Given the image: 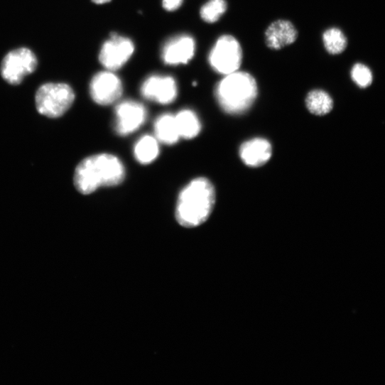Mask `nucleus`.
Segmentation results:
<instances>
[{
    "label": "nucleus",
    "instance_id": "obj_18",
    "mask_svg": "<svg viewBox=\"0 0 385 385\" xmlns=\"http://www.w3.org/2000/svg\"><path fill=\"white\" fill-rule=\"evenodd\" d=\"M322 41L326 51L332 55L342 53L347 46V40L342 31L330 28L322 35Z\"/></svg>",
    "mask_w": 385,
    "mask_h": 385
},
{
    "label": "nucleus",
    "instance_id": "obj_20",
    "mask_svg": "<svg viewBox=\"0 0 385 385\" xmlns=\"http://www.w3.org/2000/svg\"><path fill=\"white\" fill-rule=\"evenodd\" d=\"M351 78L361 88H367L372 83V73L366 65L358 63L351 70Z\"/></svg>",
    "mask_w": 385,
    "mask_h": 385
},
{
    "label": "nucleus",
    "instance_id": "obj_1",
    "mask_svg": "<svg viewBox=\"0 0 385 385\" xmlns=\"http://www.w3.org/2000/svg\"><path fill=\"white\" fill-rule=\"evenodd\" d=\"M216 201V188L209 178L192 179L179 192L175 208V219L185 228L200 227L211 217Z\"/></svg>",
    "mask_w": 385,
    "mask_h": 385
},
{
    "label": "nucleus",
    "instance_id": "obj_15",
    "mask_svg": "<svg viewBox=\"0 0 385 385\" xmlns=\"http://www.w3.org/2000/svg\"><path fill=\"white\" fill-rule=\"evenodd\" d=\"M175 121L180 138L192 139L202 131V123L197 114L192 110L183 109L175 116Z\"/></svg>",
    "mask_w": 385,
    "mask_h": 385
},
{
    "label": "nucleus",
    "instance_id": "obj_8",
    "mask_svg": "<svg viewBox=\"0 0 385 385\" xmlns=\"http://www.w3.org/2000/svg\"><path fill=\"white\" fill-rule=\"evenodd\" d=\"M146 116L147 111L142 104L133 100L120 102L115 108L116 133L126 136L135 132L144 124Z\"/></svg>",
    "mask_w": 385,
    "mask_h": 385
},
{
    "label": "nucleus",
    "instance_id": "obj_19",
    "mask_svg": "<svg viewBox=\"0 0 385 385\" xmlns=\"http://www.w3.org/2000/svg\"><path fill=\"white\" fill-rule=\"evenodd\" d=\"M228 9L226 0H210L201 9L200 15L207 23H215L224 15Z\"/></svg>",
    "mask_w": 385,
    "mask_h": 385
},
{
    "label": "nucleus",
    "instance_id": "obj_14",
    "mask_svg": "<svg viewBox=\"0 0 385 385\" xmlns=\"http://www.w3.org/2000/svg\"><path fill=\"white\" fill-rule=\"evenodd\" d=\"M156 139L166 145L176 143L180 137L175 116L164 114L158 116L154 123Z\"/></svg>",
    "mask_w": 385,
    "mask_h": 385
},
{
    "label": "nucleus",
    "instance_id": "obj_22",
    "mask_svg": "<svg viewBox=\"0 0 385 385\" xmlns=\"http://www.w3.org/2000/svg\"><path fill=\"white\" fill-rule=\"evenodd\" d=\"M92 2L97 5H102L111 2V0H92Z\"/></svg>",
    "mask_w": 385,
    "mask_h": 385
},
{
    "label": "nucleus",
    "instance_id": "obj_4",
    "mask_svg": "<svg viewBox=\"0 0 385 385\" xmlns=\"http://www.w3.org/2000/svg\"><path fill=\"white\" fill-rule=\"evenodd\" d=\"M75 100L72 87L66 83L43 85L36 94L38 112L46 117L58 119L65 115Z\"/></svg>",
    "mask_w": 385,
    "mask_h": 385
},
{
    "label": "nucleus",
    "instance_id": "obj_3",
    "mask_svg": "<svg viewBox=\"0 0 385 385\" xmlns=\"http://www.w3.org/2000/svg\"><path fill=\"white\" fill-rule=\"evenodd\" d=\"M259 93L255 78L246 72L226 75L215 89V96L222 109L230 115L247 112L256 102Z\"/></svg>",
    "mask_w": 385,
    "mask_h": 385
},
{
    "label": "nucleus",
    "instance_id": "obj_21",
    "mask_svg": "<svg viewBox=\"0 0 385 385\" xmlns=\"http://www.w3.org/2000/svg\"><path fill=\"white\" fill-rule=\"evenodd\" d=\"M183 0H163V9L169 12L178 10L182 5Z\"/></svg>",
    "mask_w": 385,
    "mask_h": 385
},
{
    "label": "nucleus",
    "instance_id": "obj_2",
    "mask_svg": "<svg viewBox=\"0 0 385 385\" xmlns=\"http://www.w3.org/2000/svg\"><path fill=\"white\" fill-rule=\"evenodd\" d=\"M125 177L126 168L121 159L102 153L87 156L77 165L74 184L80 194L90 195L101 187L121 184Z\"/></svg>",
    "mask_w": 385,
    "mask_h": 385
},
{
    "label": "nucleus",
    "instance_id": "obj_9",
    "mask_svg": "<svg viewBox=\"0 0 385 385\" xmlns=\"http://www.w3.org/2000/svg\"><path fill=\"white\" fill-rule=\"evenodd\" d=\"M123 90L121 80L109 70L94 76L90 86L92 99L101 106H108L116 102L122 96Z\"/></svg>",
    "mask_w": 385,
    "mask_h": 385
},
{
    "label": "nucleus",
    "instance_id": "obj_16",
    "mask_svg": "<svg viewBox=\"0 0 385 385\" xmlns=\"http://www.w3.org/2000/svg\"><path fill=\"white\" fill-rule=\"evenodd\" d=\"M308 110L315 116H325L333 109L334 102L330 95L324 90L310 91L305 98Z\"/></svg>",
    "mask_w": 385,
    "mask_h": 385
},
{
    "label": "nucleus",
    "instance_id": "obj_7",
    "mask_svg": "<svg viewBox=\"0 0 385 385\" xmlns=\"http://www.w3.org/2000/svg\"><path fill=\"white\" fill-rule=\"evenodd\" d=\"M134 49L130 39L113 33L101 49L99 61L109 71L118 70L129 60Z\"/></svg>",
    "mask_w": 385,
    "mask_h": 385
},
{
    "label": "nucleus",
    "instance_id": "obj_10",
    "mask_svg": "<svg viewBox=\"0 0 385 385\" xmlns=\"http://www.w3.org/2000/svg\"><path fill=\"white\" fill-rule=\"evenodd\" d=\"M141 94L149 101L163 105L170 104L178 95L176 82L170 76L151 75L143 82Z\"/></svg>",
    "mask_w": 385,
    "mask_h": 385
},
{
    "label": "nucleus",
    "instance_id": "obj_13",
    "mask_svg": "<svg viewBox=\"0 0 385 385\" xmlns=\"http://www.w3.org/2000/svg\"><path fill=\"white\" fill-rule=\"evenodd\" d=\"M298 37V32L291 21L278 20L272 23L267 28L265 41L271 50H279L293 44Z\"/></svg>",
    "mask_w": 385,
    "mask_h": 385
},
{
    "label": "nucleus",
    "instance_id": "obj_17",
    "mask_svg": "<svg viewBox=\"0 0 385 385\" xmlns=\"http://www.w3.org/2000/svg\"><path fill=\"white\" fill-rule=\"evenodd\" d=\"M134 154L141 164L153 162L159 155V146L156 138L150 135L142 136L135 144Z\"/></svg>",
    "mask_w": 385,
    "mask_h": 385
},
{
    "label": "nucleus",
    "instance_id": "obj_11",
    "mask_svg": "<svg viewBox=\"0 0 385 385\" xmlns=\"http://www.w3.org/2000/svg\"><path fill=\"white\" fill-rule=\"evenodd\" d=\"M195 50L194 38L187 35L178 36L165 43L161 58L168 65H186L195 57Z\"/></svg>",
    "mask_w": 385,
    "mask_h": 385
},
{
    "label": "nucleus",
    "instance_id": "obj_12",
    "mask_svg": "<svg viewBox=\"0 0 385 385\" xmlns=\"http://www.w3.org/2000/svg\"><path fill=\"white\" fill-rule=\"evenodd\" d=\"M239 154L245 165L251 168H259L264 166L271 158L273 148L269 140L258 137L242 143Z\"/></svg>",
    "mask_w": 385,
    "mask_h": 385
},
{
    "label": "nucleus",
    "instance_id": "obj_6",
    "mask_svg": "<svg viewBox=\"0 0 385 385\" xmlns=\"http://www.w3.org/2000/svg\"><path fill=\"white\" fill-rule=\"evenodd\" d=\"M243 61L241 44L232 36L220 37L209 56L212 68L219 74L228 75L239 71Z\"/></svg>",
    "mask_w": 385,
    "mask_h": 385
},
{
    "label": "nucleus",
    "instance_id": "obj_5",
    "mask_svg": "<svg viewBox=\"0 0 385 385\" xmlns=\"http://www.w3.org/2000/svg\"><path fill=\"white\" fill-rule=\"evenodd\" d=\"M38 67L36 54L29 48H21L9 52L0 65V74L9 85H21Z\"/></svg>",
    "mask_w": 385,
    "mask_h": 385
}]
</instances>
